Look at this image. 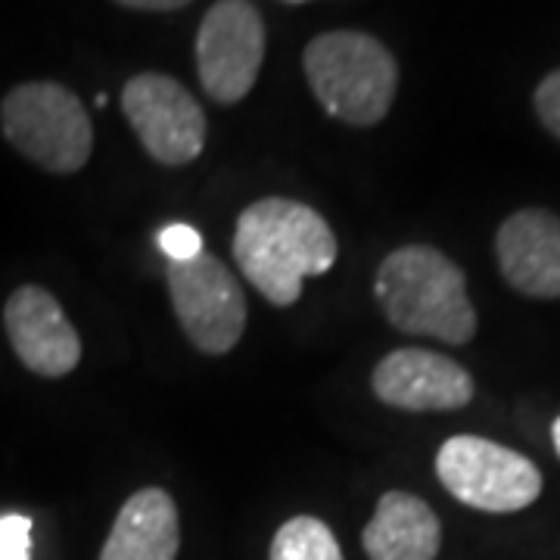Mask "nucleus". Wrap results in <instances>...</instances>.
I'll list each match as a JSON object with an SVG mask.
<instances>
[{
    "instance_id": "1",
    "label": "nucleus",
    "mask_w": 560,
    "mask_h": 560,
    "mask_svg": "<svg viewBox=\"0 0 560 560\" xmlns=\"http://www.w3.org/2000/svg\"><path fill=\"white\" fill-rule=\"evenodd\" d=\"M340 256L337 237L320 212L300 200L265 197L249 202L234 228V259L271 305H293L305 278H318Z\"/></svg>"
},
{
    "instance_id": "2",
    "label": "nucleus",
    "mask_w": 560,
    "mask_h": 560,
    "mask_svg": "<svg viewBox=\"0 0 560 560\" xmlns=\"http://www.w3.org/2000/svg\"><path fill=\"white\" fill-rule=\"evenodd\" d=\"M374 293L386 320L411 337L464 346L477 334V308L467 278L436 246H399L377 268Z\"/></svg>"
},
{
    "instance_id": "3",
    "label": "nucleus",
    "mask_w": 560,
    "mask_h": 560,
    "mask_svg": "<svg viewBox=\"0 0 560 560\" xmlns=\"http://www.w3.org/2000/svg\"><path fill=\"white\" fill-rule=\"evenodd\" d=\"M302 66L320 106L346 125L374 128L393 109L399 62L368 32H324L308 40Z\"/></svg>"
},
{
    "instance_id": "4",
    "label": "nucleus",
    "mask_w": 560,
    "mask_h": 560,
    "mask_svg": "<svg viewBox=\"0 0 560 560\" xmlns=\"http://www.w3.org/2000/svg\"><path fill=\"white\" fill-rule=\"evenodd\" d=\"M0 128L22 156L50 175L81 172L94 150L91 116L57 81H25L0 103Z\"/></svg>"
},
{
    "instance_id": "5",
    "label": "nucleus",
    "mask_w": 560,
    "mask_h": 560,
    "mask_svg": "<svg viewBox=\"0 0 560 560\" xmlns=\"http://www.w3.org/2000/svg\"><path fill=\"white\" fill-rule=\"evenodd\" d=\"M436 477L452 499L486 514H514L541 495L539 467L482 436H452L436 452Z\"/></svg>"
},
{
    "instance_id": "6",
    "label": "nucleus",
    "mask_w": 560,
    "mask_h": 560,
    "mask_svg": "<svg viewBox=\"0 0 560 560\" xmlns=\"http://www.w3.org/2000/svg\"><path fill=\"white\" fill-rule=\"evenodd\" d=\"M165 280L184 337L202 355H228L246 330V296L231 268L212 253L168 261Z\"/></svg>"
},
{
    "instance_id": "7",
    "label": "nucleus",
    "mask_w": 560,
    "mask_h": 560,
    "mask_svg": "<svg viewBox=\"0 0 560 560\" xmlns=\"http://www.w3.org/2000/svg\"><path fill=\"white\" fill-rule=\"evenodd\" d=\"M265 22L253 0H219L197 32V72L215 103H241L261 72Z\"/></svg>"
},
{
    "instance_id": "8",
    "label": "nucleus",
    "mask_w": 560,
    "mask_h": 560,
    "mask_svg": "<svg viewBox=\"0 0 560 560\" xmlns=\"http://www.w3.org/2000/svg\"><path fill=\"white\" fill-rule=\"evenodd\" d=\"M121 113L143 150L162 165H187L206 147V113L172 75L140 72L121 88Z\"/></svg>"
},
{
    "instance_id": "9",
    "label": "nucleus",
    "mask_w": 560,
    "mask_h": 560,
    "mask_svg": "<svg viewBox=\"0 0 560 560\" xmlns=\"http://www.w3.org/2000/svg\"><path fill=\"white\" fill-rule=\"evenodd\" d=\"M3 330L16 359L38 377L57 381L79 368L81 337L50 290L25 283L3 302Z\"/></svg>"
},
{
    "instance_id": "10",
    "label": "nucleus",
    "mask_w": 560,
    "mask_h": 560,
    "mask_svg": "<svg viewBox=\"0 0 560 560\" xmlns=\"http://www.w3.org/2000/svg\"><path fill=\"white\" fill-rule=\"evenodd\" d=\"M374 396L399 411H458L474 399V377L430 349H396L371 374Z\"/></svg>"
},
{
    "instance_id": "11",
    "label": "nucleus",
    "mask_w": 560,
    "mask_h": 560,
    "mask_svg": "<svg viewBox=\"0 0 560 560\" xmlns=\"http://www.w3.org/2000/svg\"><path fill=\"white\" fill-rule=\"evenodd\" d=\"M501 278L529 300H560V219L548 209H521L495 234Z\"/></svg>"
},
{
    "instance_id": "12",
    "label": "nucleus",
    "mask_w": 560,
    "mask_h": 560,
    "mask_svg": "<svg viewBox=\"0 0 560 560\" xmlns=\"http://www.w3.org/2000/svg\"><path fill=\"white\" fill-rule=\"evenodd\" d=\"M178 504L160 486H147L121 504L101 560H178Z\"/></svg>"
},
{
    "instance_id": "13",
    "label": "nucleus",
    "mask_w": 560,
    "mask_h": 560,
    "mask_svg": "<svg viewBox=\"0 0 560 560\" xmlns=\"http://www.w3.org/2000/svg\"><path fill=\"white\" fill-rule=\"evenodd\" d=\"M361 545L371 560H433L442 545L440 517L411 492H386L361 533Z\"/></svg>"
},
{
    "instance_id": "14",
    "label": "nucleus",
    "mask_w": 560,
    "mask_h": 560,
    "mask_svg": "<svg viewBox=\"0 0 560 560\" xmlns=\"http://www.w3.org/2000/svg\"><path fill=\"white\" fill-rule=\"evenodd\" d=\"M271 560H342L337 536L318 517H293L271 539Z\"/></svg>"
},
{
    "instance_id": "15",
    "label": "nucleus",
    "mask_w": 560,
    "mask_h": 560,
    "mask_svg": "<svg viewBox=\"0 0 560 560\" xmlns=\"http://www.w3.org/2000/svg\"><path fill=\"white\" fill-rule=\"evenodd\" d=\"M0 560H32V521L25 514L0 517Z\"/></svg>"
},
{
    "instance_id": "16",
    "label": "nucleus",
    "mask_w": 560,
    "mask_h": 560,
    "mask_svg": "<svg viewBox=\"0 0 560 560\" xmlns=\"http://www.w3.org/2000/svg\"><path fill=\"white\" fill-rule=\"evenodd\" d=\"M160 246L168 261H190L202 253V237L190 224H168L162 228Z\"/></svg>"
},
{
    "instance_id": "17",
    "label": "nucleus",
    "mask_w": 560,
    "mask_h": 560,
    "mask_svg": "<svg viewBox=\"0 0 560 560\" xmlns=\"http://www.w3.org/2000/svg\"><path fill=\"white\" fill-rule=\"evenodd\" d=\"M533 103H536V116L541 119V125L560 140V69L541 79Z\"/></svg>"
},
{
    "instance_id": "18",
    "label": "nucleus",
    "mask_w": 560,
    "mask_h": 560,
    "mask_svg": "<svg viewBox=\"0 0 560 560\" xmlns=\"http://www.w3.org/2000/svg\"><path fill=\"white\" fill-rule=\"evenodd\" d=\"M121 7H131V10H147V13H172L187 7L190 0H116Z\"/></svg>"
},
{
    "instance_id": "19",
    "label": "nucleus",
    "mask_w": 560,
    "mask_h": 560,
    "mask_svg": "<svg viewBox=\"0 0 560 560\" xmlns=\"http://www.w3.org/2000/svg\"><path fill=\"white\" fill-rule=\"evenodd\" d=\"M551 440H555V448H558L560 455V418L555 420V427H551Z\"/></svg>"
},
{
    "instance_id": "20",
    "label": "nucleus",
    "mask_w": 560,
    "mask_h": 560,
    "mask_svg": "<svg viewBox=\"0 0 560 560\" xmlns=\"http://www.w3.org/2000/svg\"><path fill=\"white\" fill-rule=\"evenodd\" d=\"M283 3H305V0H283Z\"/></svg>"
}]
</instances>
